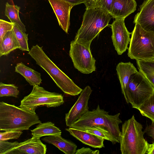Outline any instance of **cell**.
<instances>
[{"mask_svg":"<svg viewBox=\"0 0 154 154\" xmlns=\"http://www.w3.org/2000/svg\"><path fill=\"white\" fill-rule=\"evenodd\" d=\"M142 116L154 122V92L137 109Z\"/></svg>","mask_w":154,"mask_h":154,"instance_id":"25","label":"cell"},{"mask_svg":"<svg viewBox=\"0 0 154 154\" xmlns=\"http://www.w3.org/2000/svg\"><path fill=\"white\" fill-rule=\"evenodd\" d=\"M42 140L54 145L66 154H75L77 150L76 144L70 140L63 138L61 135L49 136Z\"/></svg>","mask_w":154,"mask_h":154,"instance_id":"17","label":"cell"},{"mask_svg":"<svg viewBox=\"0 0 154 154\" xmlns=\"http://www.w3.org/2000/svg\"><path fill=\"white\" fill-rule=\"evenodd\" d=\"M36 114L31 113L14 105L0 103V130L22 131L41 123Z\"/></svg>","mask_w":154,"mask_h":154,"instance_id":"2","label":"cell"},{"mask_svg":"<svg viewBox=\"0 0 154 154\" xmlns=\"http://www.w3.org/2000/svg\"><path fill=\"white\" fill-rule=\"evenodd\" d=\"M60 26L67 33L70 25V13L74 5L64 0H48Z\"/></svg>","mask_w":154,"mask_h":154,"instance_id":"14","label":"cell"},{"mask_svg":"<svg viewBox=\"0 0 154 154\" xmlns=\"http://www.w3.org/2000/svg\"><path fill=\"white\" fill-rule=\"evenodd\" d=\"M28 54L36 63L49 75L57 86L65 94L72 96L80 94L82 89L75 84L49 58L42 47L33 46Z\"/></svg>","mask_w":154,"mask_h":154,"instance_id":"1","label":"cell"},{"mask_svg":"<svg viewBox=\"0 0 154 154\" xmlns=\"http://www.w3.org/2000/svg\"><path fill=\"white\" fill-rule=\"evenodd\" d=\"M20 48L19 42L12 30L6 34L0 44V57L8 55L13 50Z\"/></svg>","mask_w":154,"mask_h":154,"instance_id":"21","label":"cell"},{"mask_svg":"<svg viewBox=\"0 0 154 154\" xmlns=\"http://www.w3.org/2000/svg\"><path fill=\"white\" fill-rule=\"evenodd\" d=\"M99 1L100 0H85L84 4L86 8H95Z\"/></svg>","mask_w":154,"mask_h":154,"instance_id":"33","label":"cell"},{"mask_svg":"<svg viewBox=\"0 0 154 154\" xmlns=\"http://www.w3.org/2000/svg\"><path fill=\"white\" fill-rule=\"evenodd\" d=\"M112 18L109 13L101 9L86 8L82 24L74 40L91 45L93 40L109 25Z\"/></svg>","mask_w":154,"mask_h":154,"instance_id":"3","label":"cell"},{"mask_svg":"<svg viewBox=\"0 0 154 154\" xmlns=\"http://www.w3.org/2000/svg\"><path fill=\"white\" fill-rule=\"evenodd\" d=\"M20 9L17 5H11L7 2L5 4V14L11 22L26 32V30L25 26L21 20L19 16Z\"/></svg>","mask_w":154,"mask_h":154,"instance_id":"23","label":"cell"},{"mask_svg":"<svg viewBox=\"0 0 154 154\" xmlns=\"http://www.w3.org/2000/svg\"><path fill=\"white\" fill-rule=\"evenodd\" d=\"M5 147L4 154H45L47 151L46 145L40 138L33 137L20 143L6 142Z\"/></svg>","mask_w":154,"mask_h":154,"instance_id":"10","label":"cell"},{"mask_svg":"<svg viewBox=\"0 0 154 154\" xmlns=\"http://www.w3.org/2000/svg\"><path fill=\"white\" fill-rule=\"evenodd\" d=\"M108 113L101 109L98 105L96 109L87 112L70 127L83 130L94 126H100L109 131L119 141L121 131L119 125L122 122L119 118L120 113L112 115Z\"/></svg>","mask_w":154,"mask_h":154,"instance_id":"5","label":"cell"},{"mask_svg":"<svg viewBox=\"0 0 154 154\" xmlns=\"http://www.w3.org/2000/svg\"><path fill=\"white\" fill-rule=\"evenodd\" d=\"M33 137L40 138L44 136L61 135V131L51 122L40 123L31 130Z\"/></svg>","mask_w":154,"mask_h":154,"instance_id":"20","label":"cell"},{"mask_svg":"<svg viewBox=\"0 0 154 154\" xmlns=\"http://www.w3.org/2000/svg\"><path fill=\"white\" fill-rule=\"evenodd\" d=\"M15 71L20 74L31 85H40L42 82L40 73L26 66L22 62L17 64Z\"/></svg>","mask_w":154,"mask_h":154,"instance_id":"19","label":"cell"},{"mask_svg":"<svg viewBox=\"0 0 154 154\" xmlns=\"http://www.w3.org/2000/svg\"><path fill=\"white\" fill-rule=\"evenodd\" d=\"M69 55L75 68L81 73L89 74L95 71L96 60L91 54L90 45L73 40L70 43Z\"/></svg>","mask_w":154,"mask_h":154,"instance_id":"9","label":"cell"},{"mask_svg":"<svg viewBox=\"0 0 154 154\" xmlns=\"http://www.w3.org/2000/svg\"><path fill=\"white\" fill-rule=\"evenodd\" d=\"M142 125L134 116L122 124L119 143L122 154H146L149 143L144 137Z\"/></svg>","mask_w":154,"mask_h":154,"instance_id":"4","label":"cell"},{"mask_svg":"<svg viewBox=\"0 0 154 154\" xmlns=\"http://www.w3.org/2000/svg\"><path fill=\"white\" fill-rule=\"evenodd\" d=\"M68 2H69L74 6L80 4L81 3H84L85 0H64Z\"/></svg>","mask_w":154,"mask_h":154,"instance_id":"34","label":"cell"},{"mask_svg":"<svg viewBox=\"0 0 154 154\" xmlns=\"http://www.w3.org/2000/svg\"><path fill=\"white\" fill-rule=\"evenodd\" d=\"M97 137L111 142L113 144L119 143L112 134L104 128L99 126H94L83 130Z\"/></svg>","mask_w":154,"mask_h":154,"instance_id":"24","label":"cell"},{"mask_svg":"<svg viewBox=\"0 0 154 154\" xmlns=\"http://www.w3.org/2000/svg\"><path fill=\"white\" fill-rule=\"evenodd\" d=\"M18 87L14 84L0 83V97H17L19 94Z\"/></svg>","mask_w":154,"mask_h":154,"instance_id":"27","label":"cell"},{"mask_svg":"<svg viewBox=\"0 0 154 154\" xmlns=\"http://www.w3.org/2000/svg\"><path fill=\"white\" fill-rule=\"evenodd\" d=\"M92 91L89 86L82 90L74 105L65 114V122L67 126L70 127L89 111L88 102Z\"/></svg>","mask_w":154,"mask_h":154,"instance_id":"12","label":"cell"},{"mask_svg":"<svg viewBox=\"0 0 154 154\" xmlns=\"http://www.w3.org/2000/svg\"><path fill=\"white\" fill-rule=\"evenodd\" d=\"M146 154H154V142L152 144H148V149Z\"/></svg>","mask_w":154,"mask_h":154,"instance_id":"35","label":"cell"},{"mask_svg":"<svg viewBox=\"0 0 154 154\" xmlns=\"http://www.w3.org/2000/svg\"><path fill=\"white\" fill-rule=\"evenodd\" d=\"M139 71L154 88V59L136 60Z\"/></svg>","mask_w":154,"mask_h":154,"instance_id":"22","label":"cell"},{"mask_svg":"<svg viewBox=\"0 0 154 154\" xmlns=\"http://www.w3.org/2000/svg\"><path fill=\"white\" fill-rule=\"evenodd\" d=\"M131 34L128 57L136 60L154 59V32L145 30L136 23Z\"/></svg>","mask_w":154,"mask_h":154,"instance_id":"6","label":"cell"},{"mask_svg":"<svg viewBox=\"0 0 154 154\" xmlns=\"http://www.w3.org/2000/svg\"><path fill=\"white\" fill-rule=\"evenodd\" d=\"M144 131L154 140V122H152L151 125H147Z\"/></svg>","mask_w":154,"mask_h":154,"instance_id":"32","label":"cell"},{"mask_svg":"<svg viewBox=\"0 0 154 154\" xmlns=\"http://www.w3.org/2000/svg\"><path fill=\"white\" fill-rule=\"evenodd\" d=\"M70 134L82 143L94 148L104 147V140L85 131L69 127L65 129Z\"/></svg>","mask_w":154,"mask_h":154,"instance_id":"16","label":"cell"},{"mask_svg":"<svg viewBox=\"0 0 154 154\" xmlns=\"http://www.w3.org/2000/svg\"><path fill=\"white\" fill-rule=\"evenodd\" d=\"M135 0H113L110 14L112 18L125 19L136 10Z\"/></svg>","mask_w":154,"mask_h":154,"instance_id":"15","label":"cell"},{"mask_svg":"<svg viewBox=\"0 0 154 154\" xmlns=\"http://www.w3.org/2000/svg\"><path fill=\"white\" fill-rule=\"evenodd\" d=\"M14 33L16 38L20 45V49L22 51H27L29 52L28 43V34L25 33L16 25L14 24L12 29Z\"/></svg>","mask_w":154,"mask_h":154,"instance_id":"26","label":"cell"},{"mask_svg":"<svg viewBox=\"0 0 154 154\" xmlns=\"http://www.w3.org/2000/svg\"><path fill=\"white\" fill-rule=\"evenodd\" d=\"M116 69L120 83L122 93L124 94L131 76L138 71L133 64L130 62H120L116 66Z\"/></svg>","mask_w":154,"mask_h":154,"instance_id":"18","label":"cell"},{"mask_svg":"<svg viewBox=\"0 0 154 154\" xmlns=\"http://www.w3.org/2000/svg\"><path fill=\"white\" fill-rule=\"evenodd\" d=\"M112 2L113 0H100L96 8L104 10L110 14Z\"/></svg>","mask_w":154,"mask_h":154,"instance_id":"30","label":"cell"},{"mask_svg":"<svg viewBox=\"0 0 154 154\" xmlns=\"http://www.w3.org/2000/svg\"><path fill=\"white\" fill-rule=\"evenodd\" d=\"M98 150H92L90 148L83 147L77 150L75 154H99Z\"/></svg>","mask_w":154,"mask_h":154,"instance_id":"31","label":"cell"},{"mask_svg":"<svg viewBox=\"0 0 154 154\" xmlns=\"http://www.w3.org/2000/svg\"><path fill=\"white\" fill-rule=\"evenodd\" d=\"M14 25V24L11 22L0 20V44L6 34L12 30Z\"/></svg>","mask_w":154,"mask_h":154,"instance_id":"28","label":"cell"},{"mask_svg":"<svg viewBox=\"0 0 154 154\" xmlns=\"http://www.w3.org/2000/svg\"><path fill=\"white\" fill-rule=\"evenodd\" d=\"M23 132L22 131H5L0 133V141H7L11 139H17L19 137Z\"/></svg>","mask_w":154,"mask_h":154,"instance_id":"29","label":"cell"},{"mask_svg":"<svg viewBox=\"0 0 154 154\" xmlns=\"http://www.w3.org/2000/svg\"><path fill=\"white\" fill-rule=\"evenodd\" d=\"M154 92V88L139 71L131 76L123 95L127 103L137 109Z\"/></svg>","mask_w":154,"mask_h":154,"instance_id":"8","label":"cell"},{"mask_svg":"<svg viewBox=\"0 0 154 154\" xmlns=\"http://www.w3.org/2000/svg\"><path fill=\"white\" fill-rule=\"evenodd\" d=\"M63 97L61 94L48 91L36 85L33 86L31 92L21 100L19 107L31 113L36 114L38 107H55L63 104Z\"/></svg>","mask_w":154,"mask_h":154,"instance_id":"7","label":"cell"},{"mask_svg":"<svg viewBox=\"0 0 154 154\" xmlns=\"http://www.w3.org/2000/svg\"><path fill=\"white\" fill-rule=\"evenodd\" d=\"M133 23H137L145 30L154 32V0H146L140 6Z\"/></svg>","mask_w":154,"mask_h":154,"instance_id":"13","label":"cell"},{"mask_svg":"<svg viewBox=\"0 0 154 154\" xmlns=\"http://www.w3.org/2000/svg\"><path fill=\"white\" fill-rule=\"evenodd\" d=\"M125 19H116L110 25L111 38L115 49L119 55L122 54L128 48L130 41V32L125 23Z\"/></svg>","mask_w":154,"mask_h":154,"instance_id":"11","label":"cell"}]
</instances>
